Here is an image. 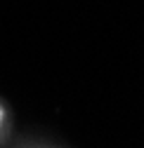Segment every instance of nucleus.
I'll use <instances>...</instances> for the list:
<instances>
[{
  "label": "nucleus",
  "mask_w": 144,
  "mask_h": 148,
  "mask_svg": "<svg viewBox=\"0 0 144 148\" xmlns=\"http://www.w3.org/2000/svg\"><path fill=\"white\" fill-rule=\"evenodd\" d=\"M10 108H7V103L0 99V146L5 143V136H7V132H10Z\"/></svg>",
  "instance_id": "nucleus-1"
},
{
  "label": "nucleus",
  "mask_w": 144,
  "mask_h": 148,
  "mask_svg": "<svg viewBox=\"0 0 144 148\" xmlns=\"http://www.w3.org/2000/svg\"><path fill=\"white\" fill-rule=\"evenodd\" d=\"M7 148H62L57 143H50V141H35V139H19V141H14L12 146Z\"/></svg>",
  "instance_id": "nucleus-2"
}]
</instances>
